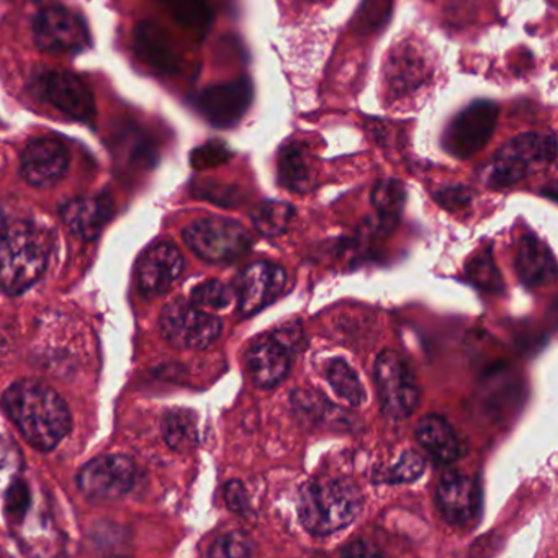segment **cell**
I'll return each instance as SVG.
<instances>
[{
  "label": "cell",
  "instance_id": "6da1fadb",
  "mask_svg": "<svg viewBox=\"0 0 558 558\" xmlns=\"http://www.w3.org/2000/svg\"><path fill=\"white\" fill-rule=\"evenodd\" d=\"M2 407L24 439L41 452H50L70 434L73 420L66 401L53 388L34 380L12 384Z\"/></svg>",
  "mask_w": 558,
  "mask_h": 558
},
{
  "label": "cell",
  "instance_id": "7a4b0ae2",
  "mask_svg": "<svg viewBox=\"0 0 558 558\" xmlns=\"http://www.w3.org/2000/svg\"><path fill=\"white\" fill-rule=\"evenodd\" d=\"M362 502L361 492L349 480H313L300 493V522L316 537L331 535L349 527L357 519Z\"/></svg>",
  "mask_w": 558,
  "mask_h": 558
},
{
  "label": "cell",
  "instance_id": "3957f363",
  "mask_svg": "<svg viewBox=\"0 0 558 558\" xmlns=\"http://www.w3.org/2000/svg\"><path fill=\"white\" fill-rule=\"evenodd\" d=\"M44 238L25 221L0 228V287L9 295H22L35 286L47 269Z\"/></svg>",
  "mask_w": 558,
  "mask_h": 558
},
{
  "label": "cell",
  "instance_id": "277c9868",
  "mask_svg": "<svg viewBox=\"0 0 558 558\" xmlns=\"http://www.w3.org/2000/svg\"><path fill=\"white\" fill-rule=\"evenodd\" d=\"M184 241L195 256L210 264L240 259L253 246L246 228L231 218H201L184 230Z\"/></svg>",
  "mask_w": 558,
  "mask_h": 558
},
{
  "label": "cell",
  "instance_id": "5b68a950",
  "mask_svg": "<svg viewBox=\"0 0 558 558\" xmlns=\"http://www.w3.org/2000/svg\"><path fill=\"white\" fill-rule=\"evenodd\" d=\"M374 381L381 411L393 420H407L420 403V388L410 365L395 351L381 352L375 361Z\"/></svg>",
  "mask_w": 558,
  "mask_h": 558
},
{
  "label": "cell",
  "instance_id": "8992f818",
  "mask_svg": "<svg viewBox=\"0 0 558 558\" xmlns=\"http://www.w3.org/2000/svg\"><path fill=\"white\" fill-rule=\"evenodd\" d=\"M159 329L175 348L207 349L220 338L223 323L192 302L174 300L162 310Z\"/></svg>",
  "mask_w": 558,
  "mask_h": 558
},
{
  "label": "cell",
  "instance_id": "52a82bcc",
  "mask_svg": "<svg viewBox=\"0 0 558 558\" xmlns=\"http://www.w3.org/2000/svg\"><path fill=\"white\" fill-rule=\"evenodd\" d=\"M135 483V462L120 453L96 457L77 473V488L90 502L119 501L132 492Z\"/></svg>",
  "mask_w": 558,
  "mask_h": 558
},
{
  "label": "cell",
  "instance_id": "ba28073f",
  "mask_svg": "<svg viewBox=\"0 0 558 558\" xmlns=\"http://www.w3.org/2000/svg\"><path fill=\"white\" fill-rule=\"evenodd\" d=\"M498 122V107L489 100H476L463 109L447 126L442 146L449 155L459 159L470 158L482 151Z\"/></svg>",
  "mask_w": 558,
  "mask_h": 558
},
{
  "label": "cell",
  "instance_id": "9c48e42d",
  "mask_svg": "<svg viewBox=\"0 0 558 558\" xmlns=\"http://www.w3.org/2000/svg\"><path fill=\"white\" fill-rule=\"evenodd\" d=\"M34 90L44 102L77 122L96 119V100L89 87L70 71H45L34 81Z\"/></svg>",
  "mask_w": 558,
  "mask_h": 558
},
{
  "label": "cell",
  "instance_id": "30bf717a",
  "mask_svg": "<svg viewBox=\"0 0 558 558\" xmlns=\"http://www.w3.org/2000/svg\"><path fill=\"white\" fill-rule=\"evenodd\" d=\"M37 47L47 53L68 54L83 51L89 45L86 25L64 8H45L34 21Z\"/></svg>",
  "mask_w": 558,
  "mask_h": 558
},
{
  "label": "cell",
  "instance_id": "8fae6325",
  "mask_svg": "<svg viewBox=\"0 0 558 558\" xmlns=\"http://www.w3.org/2000/svg\"><path fill=\"white\" fill-rule=\"evenodd\" d=\"M436 501L440 515L450 525L469 527L478 519V485L475 480L460 470L449 469L440 475L436 488Z\"/></svg>",
  "mask_w": 558,
  "mask_h": 558
},
{
  "label": "cell",
  "instance_id": "7c38bea8",
  "mask_svg": "<svg viewBox=\"0 0 558 558\" xmlns=\"http://www.w3.org/2000/svg\"><path fill=\"white\" fill-rule=\"evenodd\" d=\"M287 286L283 267L267 260L247 266L238 282V308L243 316H253L274 302Z\"/></svg>",
  "mask_w": 558,
  "mask_h": 558
},
{
  "label": "cell",
  "instance_id": "4fadbf2b",
  "mask_svg": "<svg viewBox=\"0 0 558 558\" xmlns=\"http://www.w3.org/2000/svg\"><path fill=\"white\" fill-rule=\"evenodd\" d=\"M70 169V151L54 138H38L22 153L21 174L27 184L48 189L63 181Z\"/></svg>",
  "mask_w": 558,
  "mask_h": 558
},
{
  "label": "cell",
  "instance_id": "5bb4252c",
  "mask_svg": "<svg viewBox=\"0 0 558 558\" xmlns=\"http://www.w3.org/2000/svg\"><path fill=\"white\" fill-rule=\"evenodd\" d=\"M184 256L171 243L153 244L136 263V282L146 296L168 292L184 272Z\"/></svg>",
  "mask_w": 558,
  "mask_h": 558
},
{
  "label": "cell",
  "instance_id": "9a60e30c",
  "mask_svg": "<svg viewBox=\"0 0 558 558\" xmlns=\"http://www.w3.org/2000/svg\"><path fill=\"white\" fill-rule=\"evenodd\" d=\"M253 102V86L250 81L217 84L208 87L198 97V110L211 125L228 129L236 125Z\"/></svg>",
  "mask_w": 558,
  "mask_h": 558
},
{
  "label": "cell",
  "instance_id": "2e32d148",
  "mask_svg": "<svg viewBox=\"0 0 558 558\" xmlns=\"http://www.w3.org/2000/svg\"><path fill=\"white\" fill-rule=\"evenodd\" d=\"M247 374L259 388H276L286 380L292 352L272 335L256 339L244 355Z\"/></svg>",
  "mask_w": 558,
  "mask_h": 558
},
{
  "label": "cell",
  "instance_id": "e0dca14e",
  "mask_svg": "<svg viewBox=\"0 0 558 558\" xmlns=\"http://www.w3.org/2000/svg\"><path fill=\"white\" fill-rule=\"evenodd\" d=\"M112 202L106 195L99 197H81L66 202L61 207L63 218L71 233L84 241L99 236L107 221L112 217Z\"/></svg>",
  "mask_w": 558,
  "mask_h": 558
},
{
  "label": "cell",
  "instance_id": "ac0fdd59",
  "mask_svg": "<svg viewBox=\"0 0 558 558\" xmlns=\"http://www.w3.org/2000/svg\"><path fill=\"white\" fill-rule=\"evenodd\" d=\"M515 270L525 286H547L554 282L557 276V260L544 241L538 240L534 234H525L519 241Z\"/></svg>",
  "mask_w": 558,
  "mask_h": 558
},
{
  "label": "cell",
  "instance_id": "d6986e66",
  "mask_svg": "<svg viewBox=\"0 0 558 558\" xmlns=\"http://www.w3.org/2000/svg\"><path fill=\"white\" fill-rule=\"evenodd\" d=\"M416 439L440 465H450L460 456V444L453 427L439 414H427L416 426Z\"/></svg>",
  "mask_w": 558,
  "mask_h": 558
},
{
  "label": "cell",
  "instance_id": "ffe728a7",
  "mask_svg": "<svg viewBox=\"0 0 558 558\" xmlns=\"http://www.w3.org/2000/svg\"><path fill=\"white\" fill-rule=\"evenodd\" d=\"M135 47L140 58L149 66L172 73L178 68V57L168 35L151 22H143L135 32Z\"/></svg>",
  "mask_w": 558,
  "mask_h": 558
},
{
  "label": "cell",
  "instance_id": "44dd1931",
  "mask_svg": "<svg viewBox=\"0 0 558 558\" xmlns=\"http://www.w3.org/2000/svg\"><path fill=\"white\" fill-rule=\"evenodd\" d=\"M292 404L295 413L306 423L316 424V426H336V429L351 426V421L348 420L345 411L329 403L328 398L322 397L315 391H295L292 397Z\"/></svg>",
  "mask_w": 558,
  "mask_h": 558
},
{
  "label": "cell",
  "instance_id": "7402d4cb",
  "mask_svg": "<svg viewBox=\"0 0 558 558\" xmlns=\"http://www.w3.org/2000/svg\"><path fill=\"white\" fill-rule=\"evenodd\" d=\"M279 179L282 187L293 194H305L312 187L308 151L299 143H290L280 151Z\"/></svg>",
  "mask_w": 558,
  "mask_h": 558
},
{
  "label": "cell",
  "instance_id": "603a6c76",
  "mask_svg": "<svg viewBox=\"0 0 558 558\" xmlns=\"http://www.w3.org/2000/svg\"><path fill=\"white\" fill-rule=\"evenodd\" d=\"M325 378L332 391L351 407H361L367 398L357 372L344 359H331L326 362Z\"/></svg>",
  "mask_w": 558,
  "mask_h": 558
},
{
  "label": "cell",
  "instance_id": "cb8c5ba5",
  "mask_svg": "<svg viewBox=\"0 0 558 558\" xmlns=\"http://www.w3.org/2000/svg\"><path fill=\"white\" fill-rule=\"evenodd\" d=\"M162 437L178 452L194 449L198 444L197 414L191 410L169 411L162 421Z\"/></svg>",
  "mask_w": 558,
  "mask_h": 558
},
{
  "label": "cell",
  "instance_id": "d4e9b609",
  "mask_svg": "<svg viewBox=\"0 0 558 558\" xmlns=\"http://www.w3.org/2000/svg\"><path fill=\"white\" fill-rule=\"evenodd\" d=\"M407 201V189L398 179H384L372 191V205L384 227H395Z\"/></svg>",
  "mask_w": 558,
  "mask_h": 558
},
{
  "label": "cell",
  "instance_id": "484cf974",
  "mask_svg": "<svg viewBox=\"0 0 558 558\" xmlns=\"http://www.w3.org/2000/svg\"><path fill=\"white\" fill-rule=\"evenodd\" d=\"M531 165L519 156L512 155L508 149L501 148L489 162L485 171V182L489 189L511 187L529 174Z\"/></svg>",
  "mask_w": 558,
  "mask_h": 558
},
{
  "label": "cell",
  "instance_id": "4316f807",
  "mask_svg": "<svg viewBox=\"0 0 558 558\" xmlns=\"http://www.w3.org/2000/svg\"><path fill=\"white\" fill-rule=\"evenodd\" d=\"M295 217V208L286 202L267 201L257 205L251 214V221L259 234L276 238L286 233Z\"/></svg>",
  "mask_w": 558,
  "mask_h": 558
},
{
  "label": "cell",
  "instance_id": "83f0119b",
  "mask_svg": "<svg viewBox=\"0 0 558 558\" xmlns=\"http://www.w3.org/2000/svg\"><path fill=\"white\" fill-rule=\"evenodd\" d=\"M172 17L189 31L205 34L211 22V11L207 0H159Z\"/></svg>",
  "mask_w": 558,
  "mask_h": 558
},
{
  "label": "cell",
  "instance_id": "f1b7e54d",
  "mask_svg": "<svg viewBox=\"0 0 558 558\" xmlns=\"http://www.w3.org/2000/svg\"><path fill=\"white\" fill-rule=\"evenodd\" d=\"M423 63L413 53H397L391 57L388 68V81L393 93L416 89L417 84L423 81Z\"/></svg>",
  "mask_w": 558,
  "mask_h": 558
},
{
  "label": "cell",
  "instance_id": "f546056e",
  "mask_svg": "<svg viewBox=\"0 0 558 558\" xmlns=\"http://www.w3.org/2000/svg\"><path fill=\"white\" fill-rule=\"evenodd\" d=\"M465 272L470 282L478 287V289L492 293L502 292L501 274H499L498 267H496L492 251H480V253L476 254L475 257H472V260L466 264Z\"/></svg>",
  "mask_w": 558,
  "mask_h": 558
},
{
  "label": "cell",
  "instance_id": "4dcf8cb0",
  "mask_svg": "<svg viewBox=\"0 0 558 558\" xmlns=\"http://www.w3.org/2000/svg\"><path fill=\"white\" fill-rule=\"evenodd\" d=\"M391 5H393V0H364L355 15V31L362 35L380 32L390 21Z\"/></svg>",
  "mask_w": 558,
  "mask_h": 558
},
{
  "label": "cell",
  "instance_id": "1f68e13d",
  "mask_svg": "<svg viewBox=\"0 0 558 558\" xmlns=\"http://www.w3.org/2000/svg\"><path fill=\"white\" fill-rule=\"evenodd\" d=\"M233 290L221 280H208L195 287L191 302L202 310H227L233 302Z\"/></svg>",
  "mask_w": 558,
  "mask_h": 558
},
{
  "label": "cell",
  "instance_id": "d6a6232c",
  "mask_svg": "<svg viewBox=\"0 0 558 558\" xmlns=\"http://www.w3.org/2000/svg\"><path fill=\"white\" fill-rule=\"evenodd\" d=\"M208 555L215 558H244L256 555V547L250 535L243 531L228 532L211 544Z\"/></svg>",
  "mask_w": 558,
  "mask_h": 558
},
{
  "label": "cell",
  "instance_id": "836d02e7",
  "mask_svg": "<svg viewBox=\"0 0 558 558\" xmlns=\"http://www.w3.org/2000/svg\"><path fill=\"white\" fill-rule=\"evenodd\" d=\"M426 470L424 457L416 450H404L400 459L387 470L384 482L387 483H411L416 482Z\"/></svg>",
  "mask_w": 558,
  "mask_h": 558
},
{
  "label": "cell",
  "instance_id": "e575fe53",
  "mask_svg": "<svg viewBox=\"0 0 558 558\" xmlns=\"http://www.w3.org/2000/svg\"><path fill=\"white\" fill-rule=\"evenodd\" d=\"M437 204L450 211L462 210L472 201V192L463 185H449L436 192Z\"/></svg>",
  "mask_w": 558,
  "mask_h": 558
},
{
  "label": "cell",
  "instance_id": "d590c367",
  "mask_svg": "<svg viewBox=\"0 0 558 558\" xmlns=\"http://www.w3.org/2000/svg\"><path fill=\"white\" fill-rule=\"evenodd\" d=\"M231 153L228 151L223 143H208L204 148L194 153L195 168H211V166L223 165L230 159Z\"/></svg>",
  "mask_w": 558,
  "mask_h": 558
},
{
  "label": "cell",
  "instance_id": "8d00e7d4",
  "mask_svg": "<svg viewBox=\"0 0 558 558\" xmlns=\"http://www.w3.org/2000/svg\"><path fill=\"white\" fill-rule=\"evenodd\" d=\"M225 502H227L228 509L234 514H247L250 511V495H247L246 488L240 480H231L225 485Z\"/></svg>",
  "mask_w": 558,
  "mask_h": 558
},
{
  "label": "cell",
  "instance_id": "74e56055",
  "mask_svg": "<svg viewBox=\"0 0 558 558\" xmlns=\"http://www.w3.org/2000/svg\"><path fill=\"white\" fill-rule=\"evenodd\" d=\"M204 197L221 207H236L243 201L241 192L228 185H204Z\"/></svg>",
  "mask_w": 558,
  "mask_h": 558
},
{
  "label": "cell",
  "instance_id": "f35d334b",
  "mask_svg": "<svg viewBox=\"0 0 558 558\" xmlns=\"http://www.w3.org/2000/svg\"><path fill=\"white\" fill-rule=\"evenodd\" d=\"M339 554L344 555V557H381L384 551L378 550L371 542L355 541L345 545Z\"/></svg>",
  "mask_w": 558,
  "mask_h": 558
}]
</instances>
